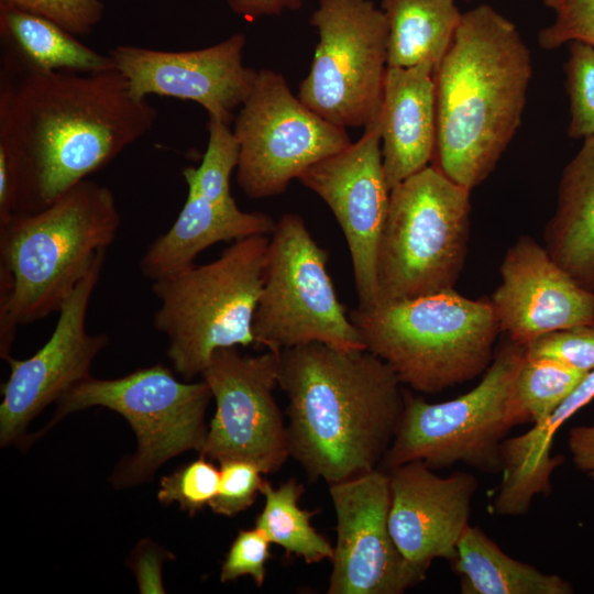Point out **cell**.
Listing matches in <instances>:
<instances>
[{"instance_id":"8fae6325","label":"cell","mask_w":594,"mask_h":594,"mask_svg":"<svg viewBox=\"0 0 594 594\" xmlns=\"http://www.w3.org/2000/svg\"><path fill=\"white\" fill-rule=\"evenodd\" d=\"M319 42L300 101L324 120L365 128L380 114L387 72V21L371 0H319L310 16Z\"/></svg>"},{"instance_id":"5b68a950","label":"cell","mask_w":594,"mask_h":594,"mask_svg":"<svg viewBox=\"0 0 594 594\" xmlns=\"http://www.w3.org/2000/svg\"><path fill=\"white\" fill-rule=\"evenodd\" d=\"M349 315L367 351L403 384L430 394L484 374L501 332L490 298L454 289L356 307Z\"/></svg>"},{"instance_id":"2e32d148","label":"cell","mask_w":594,"mask_h":594,"mask_svg":"<svg viewBox=\"0 0 594 594\" xmlns=\"http://www.w3.org/2000/svg\"><path fill=\"white\" fill-rule=\"evenodd\" d=\"M101 256L62 305L55 328L32 356L8 359L10 375L2 385L0 443L22 440L26 427L53 402L88 378L95 358L109 344L106 333L90 334L86 319L91 296L100 279Z\"/></svg>"},{"instance_id":"d6986e66","label":"cell","mask_w":594,"mask_h":594,"mask_svg":"<svg viewBox=\"0 0 594 594\" xmlns=\"http://www.w3.org/2000/svg\"><path fill=\"white\" fill-rule=\"evenodd\" d=\"M388 526L403 557L427 572L436 559L452 562L466 529L477 479L458 471L442 477L422 461L388 470Z\"/></svg>"},{"instance_id":"9a60e30c","label":"cell","mask_w":594,"mask_h":594,"mask_svg":"<svg viewBox=\"0 0 594 594\" xmlns=\"http://www.w3.org/2000/svg\"><path fill=\"white\" fill-rule=\"evenodd\" d=\"M337 542L328 594H400L425 579L396 547L389 531L387 472L372 470L329 485Z\"/></svg>"},{"instance_id":"cb8c5ba5","label":"cell","mask_w":594,"mask_h":594,"mask_svg":"<svg viewBox=\"0 0 594 594\" xmlns=\"http://www.w3.org/2000/svg\"><path fill=\"white\" fill-rule=\"evenodd\" d=\"M455 1L382 0L388 28L387 66L428 64L437 70L462 19Z\"/></svg>"},{"instance_id":"8992f818","label":"cell","mask_w":594,"mask_h":594,"mask_svg":"<svg viewBox=\"0 0 594 594\" xmlns=\"http://www.w3.org/2000/svg\"><path fill=\"white\" fill-rule=\"evenodd\" d=\"M268 242L264 234L237 240L207 264L152 282L153 326L167 338V356L184 380L201 376L216 350L254 344Z\"/></svg>"},{"instance_id":"6da1fadb","label":"cell","mask_w":594,"mask_h":594,"mask_svg":"<svg viewBox=\"0 0 594 594\" xmlns=\"http://www.w3.org/2000/svg\"><path fill=\"white\" fill-rule=\"evenodd\" d=\"M156 119L116 68L43 70L2 50L0 155L11 172L15 215L47 207L142 139Z\"/></svg>"},{"instance_id":"30bf717a","label":"cell","mask_w":594,"mask_h":594,"mask_svg":"<svg viewBox=\"0 0 594 594\" xmlns=\"http://www.w3.org/2000/svg\"><path fill=\"white\" fill-rule=\"evenodd\" d=\"M211 399L204 380L180 382L165 365L156 364L119 378L89 376L57 402L53 422L92 406L123 416L136 436V451L118 466L112 483L132 486L148 480L169 459L190 450L200 452Z\"/></svg>"},{"instance_id":"9c48e42d","label":"cell","mask_w":594,"mask_h":594,"mask_svg":"<svg viewBox=\"0 0 594 594\" xmlns=\"http://www.w3.org/2000/svg\"><path fill=\"white\" fill-rule=\"evenodd\" d=\"M328 252L304 219L286 213L271 232L264 282L252 322L254 345L279 352L311 342L366 350L336 293Z\"/></svg>"},{"instance_id":"ac0fdd59","label":"cell","mask_w":594,"mask_h":594,"mask_svg":"<svg viewBox=\"0 0 594 594\" xmlns=\"http://www.w3.org/2000/svg\"><path fill=\"white\" fill-rule=\"evenodd\" d=\"M499 271L490 300L510 341L526 346L552 331L594 324V290L575 282L532 238L517 239Z\"/></svg>"},{"instance_id":"7c38bea8","label":"cell","mask_w":594,"mask_h":594,"mask_svg":"<svg viewBox=\"0 0 594 594\" xmlns=\"http://www.w3.org/2000/svg\"><path fill=\"white\" fill-rule=\"evenodd\" d=\"M232 130L240 144L237 183L251 199L283 194L308 167L352 143L345 129L306 107L272 69L257 72Z\"/></svg>"},{"instance_id":"e575fe53","label":"cell","mask_w":594,"mask_h":594,"mask_svg":"<svg viewBox=\"0 0 594 594\" xmlns=\"http://www.w3.org/2000/svg\"><path fill=\"white\" fill-rule=\"evenodd\" d=\"M271 541L262 530H240L231 543L221 566L222 583L235 581L240 576H251L257 586L265 581V564L271 557Z\"/></svg>"},{"instance_id":"ba28073f","label":"cell","mask_w":594,"mask_h":594,"mask_svg":"<svg viewBox=\"0 0 594 594\" xmlns=\"http://www.w3.org/2000/svg\"><path fill=\"white\" fill-rule=\"evenodd\" d=\"M524 359L525 346L508 339L468 393L428 403L405 391L399 427L380 465L388 471L422 461L437 470L465 463L482 472H502L501 446L506 435L528 421L515 397Z\"/></svg>"},{"instance_id":"1f68e13d","label":"cell","mask_w":594,"mask_h":594,"mask_svg":"<svg viewBox=\"0 0 594 594\" xmlns=\"http://www.w3.org/2000/svg\"><path fill=\"white\" fill-rule=\"evenodd\" d=\"M219 465L218 493L209 506L215 514L232 517L254 503L264 472L246 460H227Z\"/></svg>"},{"instance_id":"7402d4cb","label":"cell","mask_w":594,"mask_h":594,"mask_svg":"<svg viewBox=\"0 0 594 594\" xmlns=\"http://www.w3.org/2000/svg\"><path fill=\"white\" fill-rule=\"evenodd\" d=\"M544 242L551 257L575 282L594 290V134L584 139L562 172Z\"/></svg>"},{"instance_id":"ffe728a7","label":"cell","mask_w":594,"mask_h":594,"mask_svg":"<svg viewBox=\"0 0 594 594\" xmlns=\"http://www.w3.org/2000/svg\"><path fill=\"white\" fill-rule=\"evenodd\" d=\"M436 69L388 67L381 111V152L387 186L429 166L437 143Z\"/></svg>"},{"instance_id":"5bb4252c","label":"cell","mask_w":594,"mask_h":594,"mask_svg":"<svg viewBox=\"0 0 594 594\" xmlns=\"http://www.w3.org/2000/svg\"><path fill=\"white\" fill-rule=\"evenodd\" d=\"M334 215L348 244L360 309L377 305V256L391 190L377 119L346 148L308 167L297 178Z\"/></svg>"},{"instance_id":"4316f807","label":"cell","mask_w":594,"mask_h":594,"mask_svg":"<svg viewBox=\"0 0 594 594\" xmlns=\"http://www.w3.org/2000/svg\"><path fill=\"white\" fill-rule=\"evenodd\" d=\"M586 373L544 358H527L515 380V397L528 421L547 419L579 386Z\"/></svg>"},{"instance_id":"4dcf8cb0","label":"cell","mask_w":594,"mask_h":594,"mask_svg":"<svg viewBox=\"0 0 594 594\" xmlns=\"http://www.w3.org/2000/svg\"><path fill=\"white\" fill-rule=\"evenodd\" d=\"M527 358H544L588 374L594 370V324L540 336L525 346Z\"/></svg>"},{"instance_id":"e0dca14e","label":"cell","mask_w":594,"mask_h":594,"mask_svg":"<svg viewBox=\"0 0 594 594\" xmlns=\"http://www.w3.org/2000/svg\"><path fill=\"white\" fill-rule=\"evenodd\" d=\"M245 43V35L235 33L197 50L165 51L120 44L108 55L134 96L194 101L206 110L208 118L230 124L257 75L243 64Z\"/></svg>"},{"instance_id":"f546056e","label":"cell","mask_w":594,"mask_h":594,"mask_svg":"<svg viewBox=\"0 0 594 594\" xmlns=\"http://www.w3.org/2000/svg\"><path fill=\"white\" fill-rule=\"evenodd\" d=\"M219 487V469L213 461L200 455L160 483L158 501L162 504L177 503L182 510L195 515L213 501Z\"/></svg>"},{"instance_id":"d6a6232c","label":"cell","mask_w":594,"mask_h":594,"mask_svg":"<svg viewBox=\"0 0 594 594\" xmlns=\"http://www.w3.org/2000/svg\"><path fill=\"white\" fill-rule=\"evenodd\" d=\"M543 4L554 20L538 34L541 48L552 51L573 41L594 45V0H543Z\"/></svg>"},{"instance_id":"484cf974","label":"cell","mask_w":594,"mask_h":594,"mask_svg":"<svg viewBox=\"0 0 594 594\" xmlns=\"http://www.w3.org/2000/svg\"><path fill=\"white\" fill-rule=\"evenodd\" d=\"M304 486L290 479L278 488L264 480L261 494L264 507L255 520V527L264 532L271 543L280 546L287 554H295L306 563L331 560L333 547L310 524L317 512L299 507Z\"/></svg>"},{"instance_id":"7a4b0ae2","label":"cell","mask_w":594,"mask_h":594,"mask_svg":"<svg viewBox=\"0 0 594 594\" xmlns=\"http://www.w3.org/2000/svg\"><path fill=\"white\" fill-rule=\"evenodd\" d=\"M367 350L311 342L279 351L290 457L329 485L377 469L403 416L405 391Z\"/></svg>"},{"instance_id":"d4e9b609","label":"cell","mask_w":594,"mask_h":594,"mask_svg":"<svg viewBox=\"0 0 594 594\" xmlns=\"http://www.w3.org/2000/svg\"><path fill=\"white\" fill-rule=\"evenodd\" d=\"M2 50L43 70L97 73L114 68L109 55L85 45L56 23L0 2Z\"/></svg>"},{"instance_id":"44dd1931","label":"cell","mask_w":594,"mask_h":594,"mask_svg":"<svg viewBox=\"0 0 594 594\" xmlns=\"http://www.w3.org/2000/svg\"><path fill=\"white\" fill-rule=\"evenodd\" d=\"M274 227L266 213L242 211L237 204H219L188 190L176 220L148 245L139 268L153 282L193 264L198 254L218 242L267 235Z\"/></svg>"},{"instance_id":"8d00e7d4","label":"cell","mask_w":594,"mask_h":594,"mask_svg":"<svg viewBox=\"0 0 594 594\" xmlns=\"http://www.w3.org/2000/svg\"><path fill=\"white\" fill-rule=\"evenodd\" d=\"M229 8L248 21L263 16L278 15L286 10H298L301 0H226Z\"/></svg>"},{"instance_id":"83f0119b","label":"cell","mask_w":594,"mask_h":594,"mask_svg":"<svg viewBox=\"0 0 594 594\" xmlns=\"http://www.w3.org/2000/svg\"><path fill=\"white\" fill-rule=\"evenodd\" d=\"M208 143L198 167H186L183 176L188 190L219 204H235L230 190V178L237 169L240 144L230 124L208 118Z\"/></svg>"},{"instance_id":"836d02e7","label":"cell","mask_w":594,"mask_h":594,"mask_svg":"<svg viewBox=\"0 0 594 594\" xmlns=\"http://www.w3.org/2000/svg\"><path fill=\"white\" fill-rule=\"evenodd\" d=\"M45 18L75 36L89 34L103 16L102 0H0Z\"/></svg>"},{"instance_id":"52a82bcc","label":"cell","mask_w":594,"mask_h":594,"mask_svg":"<svg viewBox=\"0 0 594 594\" xmlns=\"http://www.w3.org/2000/svg\"><path fill=\"white\" fill-rule=\"evenodd\" d=\"M470 193L437 166L391 190L377 256V305L454 289L468 251Z\"/></svg>"},{"instance_id":"277c9868","label":"cell","mask_w":594,"mask_h":594,"mask_svg":"<svg viewBox=\"0 0 594 594\" xmlns=\"http://www.w3.org/2000/svg\"><path fill=\"white\" fill-rule=\"evenodd\" d=\"M121 226L112 190L81 180L47 207L0 226V355L18 327L58 312Z\"/></svg>"},{"instance_id":"3957f363","label":"cell","mask_w":594,"mask_h":594,"mask_svg":"<svg viewBox=\"0 0 594 594\" xmlns=\"http://www.w3.org/2000/svg\"><path fill=\"white\" fill-rule=\"evenodd\" d=\"M532 76L516 25L490 4L462 14L435 74L436 165L472 190L494 170L520 127Z\"/></svg>"},{"instance_id":"d590c367","label":"cell","mask_w":594,"mask_h":594,"mask_svg":"<svg viewBox=\"0 0 594 594\" xmlns=\"http://www.w3.org/2000/svg\"><path fill=\"white\" fill-rule=\"evenodd\" d=\"M568 444L574 465L594 479V425L572 428Z\"/></svg>"},{"instance_id":"f1b7e54d","label":"cell","mask_w":594,"mask_h":594,"mask_svg":"<svg viewBox=\"0 0 594 594\" xmlns=\"http://www.w3.org/2000/svg\"><path fill=\"white\" fill-rule=\"evenodd\" d=\"M565 75L570 105L568 135L586 139L594 134V45L569 43Z\"/></svg>"},{"instance_id":"603a6c76","label":"cell","mask_w":594,"mask_h":594,"mask_svg":"<svg viewBox=\"0 0 594 594\" xmlns=\"http://www.w3.org/2000/svg\"><path fill=\"white\" fill-rule=\"evenodd\" d=\"M463 594H571L570 582L506 554L479 527L469 525L451 562Z\"/></svg>"},{"instance_id":"4fadbf2b","label":"cell","mask_w":594,"mask_h":594,"mask_svg":"<svg viewBox=\"0 0 594 594\" xmlns=\"http://www.w3.org/2000/svg\"><path fill=\"white\" fill-rule=\"evenodd\" d=\"M279 352L243 355L237 346L215 351L201 374L216 400V413L199 454L217 462L246 460L264 474L290 457L287 425L274 398Z\"/></svg>"}]
</instances>
